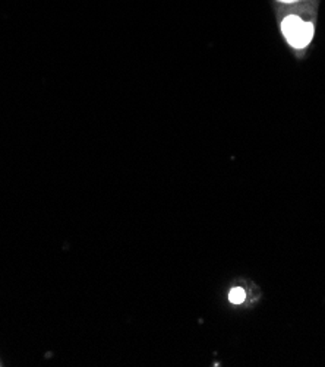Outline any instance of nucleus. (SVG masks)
<instances>
[{"label":"nucleus","instance_id":"f257e3e1","mask_svg":"<svg viewBox=\"0 0 325 367\" xmlns=\"http://www.w3.org/2000/svg\"><path fill=\"white\" fill-rule=\"evenodd\" d=\"M314 37V25L311 22H303L302 27L298 30V32L292 37L288 43H291L295 49H303L308 46Z\"/></svg>","mask_w":325,"mask_h":367},{"label":"nucleus","instance_id":"f03ea898","mask_svg":"<svg viewBox=\"0 0 325 367\" xmlns=\"http://www.w3.org/2000/svg\"><path fill=\"white\" fill-rule=\"evenodd\" d=\"M302 24H303V21L299 16H287L286 20L281 22V31L287 39V41L298 32V30L302 27Z\"/></svg>","mask_w":325,"mask_h":367},{"label":"nucleus","instance_id":"7ed1b4c3","mask_svg":"<svg viewBox=\"0 0 325 367\" xmlns=\"http://www.w3.org/2000/svg\"><path fill=\"white\" fill-rule=\"evenodd\" d=\"M245 299H246V292H245V290L241 288V287L233 288V290L230 291V295H229V300H230L233 304H241V303L245 302Z\"/></svg>","mask_w":325,"mask_h":367},{"label":"nucleus","instance_id":"20e7f679","mask_svg":"<svg viewBox=\"0 0 325 367\" xmlns=\"http://www.w3.org/2000/svg\"><path fill=\"white\" fill-rule=\"evenodd\" d=\"M280 2H286V4H291V2H296V0H280Z\"/></svg>","mask_w":325,"mask_h":367}]
</instances>
